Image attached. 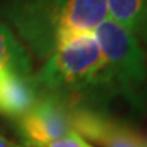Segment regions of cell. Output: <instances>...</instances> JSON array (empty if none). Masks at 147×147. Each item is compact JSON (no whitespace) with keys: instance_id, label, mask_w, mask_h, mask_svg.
Wrapping results in <instances>:
<instances>
[{"instance_id":"5b68a950","label":"cell","mask_w":147,"mask_h":147,"mask_svg":"<svg viewBox=\"0 0 147 147\" xmlns=\"http://www.w3.org/2000/svg\"><path fill=\"white\" fill-rule=\"evenodd\" d=\"M74 131L101 147H144V139L105 112L71 109Z\"/></svg>"},{"instance_id":"9c48e42d","label":"cell","mask_w":147,"mask_h":147,"mask_svg":"<svg viewBox=\"0 0 147 147\" xmlns=\"http://www.w3.org/2000/svg\"><path fill=\"white\" fill-rule=\"evenodd\" d=\"M47 147H94L93 144H90L84 138H82L79 134L75 131L69 132L68 135L60 138L55 142L49 143Z\"/></svg>"},{"instance_id":"277c9868","label":"cell","mask_w":147,"mask_h":147,"mask_svg":"<svg viewBox=\"0 0 147 147\" xmlns=\"http://www.w3.org/2000/svg\"><path fill=\"white\" fill-rule=\"evenodd\" d=\"M16 132L26 147H47L74 131L71 109L52 95L41 94L30 110L16 119Z\"/></svg>"},{"instance_id":"30bf717a","label":"cell","mask_w":147,"mask_h":147,"mask_svg":"<svg viewBox=\"0 0 147 147\" xmlns=\"http://www.w3.org/2000/svg\"><path fill=\"white\" fill-rule=\"evenodd\" d=\"M0 147H22L19 144H16L15 142H12L11 139L5 138L4 135L0 134Z\"/></svg>"},{"instance_id":"3957f363","label":"cell","mask_w":147,"mask_h":147,"mask_svg":"<svg viewBox=\"0 0 147 147\" xmlns=\"http://www.w3.org/2000/svg\"><path fill=\"white\" fill-rule=\"evenodd\" d=\"M94 37L113 78L117 94L135 112L147 108V55L131 33L110 18L94 30Z\"/></svg>"},{"instance_id":"6da1fadb","label":"cell","mask_w":147,"mask_h":147,"mask_svg":"<svg viewBox=\"0 0 147 147\" xmlns=\"http://www.w3.org/2000/svg\"><path fill=\"white\" fill-rule=\"evenodd\" d=\"M0 18L41 60L108 19L106 0H0Z\"/></svg>"},{"instance_id":"8fae6325","label":"cell","mask_w":147,"mask_h":147,"mask_svg":"<svg viewBox=\"0 0 147 147\" xmlns=\"http://www.w3.org/2000/svg\"><path fill=\"white\" fill-rule=\"evenodd\" d=\"M144 147H147V140L144 139Z\"/></svg>"},{"instance_id":"8992f818","label":"cell","mask_w":147,"mask_h":147,"mask_svg":"<svg viewBox=\"0 0 147 147\" xmlns=\"http://www.w3.org/2000/svg\"><path fill=\"white\" fill-rule=\"evenodd\" d=\"M34 74L8 71L0 75V115L16 120L40 98Z\"/></svg>"},{"instance_id":"7a4b0ae2","label":"cell","mask_w":147,"mask_h":147,"mask_svg":"<svg viewBox=\"0 0 147 147\" xmlns=\"http://www.w3.org/2000/svg\"><path fill=\"white\" fill-rule=\"evenodd\" d=\"M34 78L41 94L52 95L69 109L104 112L119 97L94 33L78 37L51 55Z\"/></svg>"},{"instance_id":"ba28073f","label":"cell","mask_w":147,"mask_h":147,"mask_svg":"<svg viewBox=\"0 0 147 147\" xmlns=\"http://www.w3.org/2000/svg\"><path fill=\"white\" fill-rule=\"evenodd\" d=\"M8 71L33 74V64L18 37L4 22H0V75Z\"/></svg>"},{"instance_id":"52a82bcc","label":"cell","mask_w":147,"mask_h":147,"mask_svg":"<svg viewBox=\"0 0 147 147\" xmlns=\"http://www.w3.org/2000/svg\"><path fill=\"white\" fill-rule=\"evenodd\" d=\"M108 18L147 44V0H106Z\"/></svg>"}]
</instances>
